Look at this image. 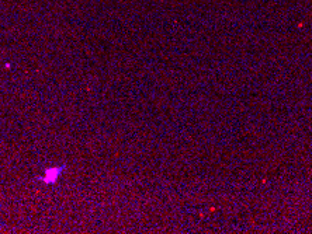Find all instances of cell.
Returning a JSON list of instances; mask_svg holds the SVG:
<instances>
[{
	"mask_svg": "<svg viewBox=\"0 0 312 234\" xmlns=\"http://www.w3.org/2000/svg\"><path fill=\"white\" fill-rule=\"evenodd\" d=\"M66 168V165H54V167H49L46 170L44 171V175L42 177H38L37 180L38 181L44 182V184H48V185H54L58 182L59 180V175L62 174V171Z\"/></svg>",
	"mask_w": 312,
	"mask_h": 234,
	"instance_id": "1",
	"label": "cell"
}]
</instances>
